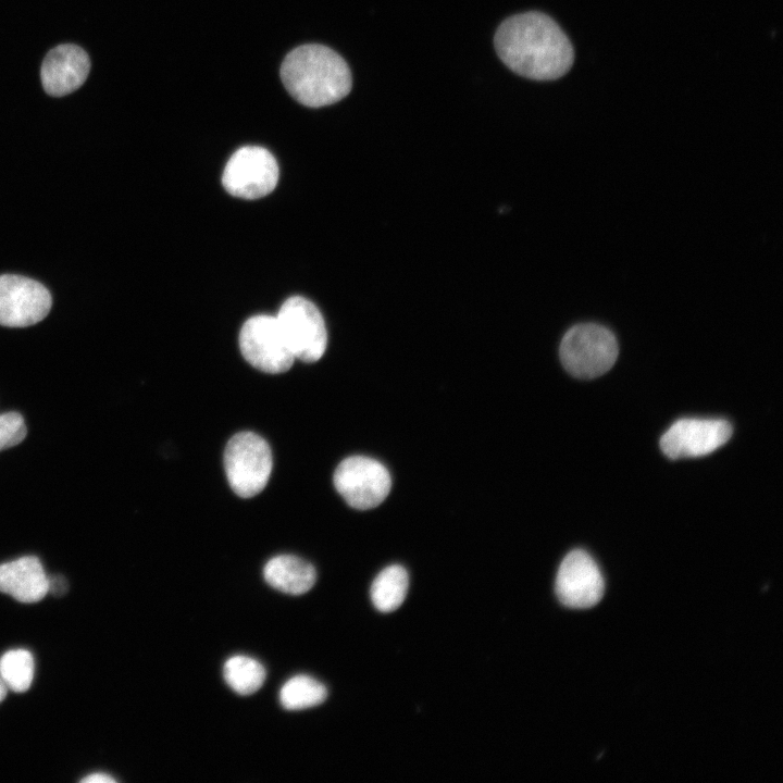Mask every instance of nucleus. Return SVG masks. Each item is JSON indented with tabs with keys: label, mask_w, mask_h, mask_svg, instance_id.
Listing matches in <instances>:
<instances>
[{
	"label": "nucleus",
	"mask_w": 783,
	"mask_h": 783,
	"mask_svg": "<svg viewBox=\"0 0 783 783\" xmlns=\"http://www.w3.org/2000/svg\"><path fill=\"white\" fill-rule=\"evenodd\" d=\"M619 353L614 334L596 323L572 326L560 343L563 368L579 378H594L605 374L614 364Z\"/></svg>",
	"instance_id": "7ed1b4c3"
},
{
	"label": "nucleus",
	"mask_w": 783,
	"mask_h": 783,
	"mask_svg": "<svg viewBox=\"0 0 783 783\" xmlns=\"http://www.w3.org/2000/svg\"><path fill=\"white\" fill-rule=\"evenodd\" d=\"M333 482L344 500L358 510L377 507L391 487V477L385 465L364 456L344 459L334 472Z\"/></svg>",
	"instance_id": "423d86ee"
},
{
	"label": "nucleus",
	"mask_w": 783,
	"mask_h": 783,
	"mask_svg": "<svg viewBox=\"0 0 783 783\" xmlns=\"http://www.w3.org/2000/svg\"><path fill=\"white\" fill-rule=\"evenodd\" d=\"M84 783H114L115 779L105 773H92L82 780Z\"/></svg>",
	"instance_id": "aec40b11"
},
{
	"label": "nucleus",
	"mask_w": 783,
	"mask_h": 783,
	"mask_svg": "<svg viewBox=\"0 0 783 783\" xmlns=\"http://www.w3.org/2000/svg\"><path fill=\"white\" fill-rule=\"evenodd\" d=\"M326 697L325 685L306 674L290 678L279 692V701L287 710L311 708L322 704Z\"/></svg>",
	"instance_id": "f3484780"
},
{
	"label": "nucleus",
	"mask_w": 783,
	"mask_h": 783,
	"mask_svg": "<svg viewBox=\"0 0 783 783\" xmlns=\"http://www.w3.org/2000/svg\"><path fill=\"white\" fill-rule=\"evenodd\" d=\"M494 44L511 71L535 80L557 79L568 73L574 61L568 36L550 16L537 11L505 20Z\"/></svg>",
	"instance_id": "f257e3e1"
},
{
	"label": "nucleus",
	"mask_w": 783,
	"mask_h": 783,
	"mask_svg": "<svg viewBox=\"0 0 783 783\" xmlns=\"http://www.w3.org/2000/svg\"><path fill=\"white\" fill-rule=\"evenodd\" d=\"M7 693H8V687L4 684V682L2 681V679L0 678V701H2L5 698Z\"/></svg>",
	"instance_id": "4be33fe9"
},
{
	"label": "nucleus",
	"mask_w": 783,
	"mask_h": 783,
	"mask_svg": "<svg viewBox=\"0 0 783 783\" xmlns=\"http://www.w3.org/2000/svg\"><path fill=\"white\" fill-rule=\"evenodd\" d=\"M34 671V657L26 649L9 650L0 658V678L13 692H26L32 685Z\"/></svg>",
	"instance_id": "a211bd4d"
},
{
	"label": "nucleus",
	"mask_w": 783,
	"mask_h": 783,
	"mask_svg": "<svg viewBox=\"0 0 783 783\" xmlns=\"http://www.w3.org/2000/svg\"><path fill=\"white\" fill-rule=\"evenodd\" d=\"M276 319L295 359L311 363L322 358L327 346V332L315 304L293 296L284 301Z\"/></svg>",
	"instance_id": "39448f33"
},
{
	"label": "nucleus",
	"mask_w": 783,
	"mask_h": 783,
	"mask_svg": "<svg viewBox=\"0 0 783 783\" xmlns=\"http://www.w3.org/2000/svg\"><path fill=\"white\" fill-rule=\"evenodd\" d=\"M239 348L247 362L270 374L286 372L295 360L276 316L266 314L254 315L244 323Z\"/></svg>",
	"instance_id": "6e6552de"
},
{
	"label": "nucleus",
	"mask_w": 783,
	"mask_h": 783,
	"mask_svg": "<svg viewBox=\"0 0 783 783\" xmlns=\"http://www.w3.org/2000/svg\"><path fill=\"white\" fill-rule=\"evenodd\" d=\"M66 591V583L62 580V577H53L49 579V591L55 595H61Z\"/></svg>",
	"instance_id": "412c9836"
},
{
	"label": "nucleus",
	"mask_w": 783,
	"mask_h": 783,
	"mask_svg": "<svg viewBox=\"0 0 783 783\" xmlns=\"http://www.w3.org/2000/svg\"><path fill=\"white\" fill-rule=\"evenodd\" d=\"M732 425L722 419L686 418L673 423L660 439V448L671 459L701 457L723 446Z\"/></svg>",
	"instance_id": "9d476101"
},
{
	"label": "nucleus",
	"mask_w": 783,
	"mask_h": 783,
	"mask_svg": "<svg viewBox=\"0 0 783 783\" xmlns=\"http://www.w3.org/2000/svg\"><path fill=\"white\" fill-rule=\"evenodd\" d=\"M555 589L562 605L585 609L599 602L605 582L595 560L586 551L575 549L560 563Z\"/></svg>",
	"instance_id": "9b49d317"
},
{
	"label": "nucleus",
	"mask_w": 783,
	"mask_h": 783,
	"mask_svg": "<svg viewBox=\"0 0 783 783\" xmlns=\"http://www.w3.org/2000/svg\"><path fill=\"white\" fill-rule=\"evenodd\" d=\"M223 675L234 692L246 696L262 686L266 673L264 667L254 658L237 655L226 660Z\"/></svg>",
	"instance_id": "dca6fc26"
},
{
	"label": "nucleus",
	"mask_w": 783,
	"mask_h": 783,
	"mask_svg": "<svg viewBox=\"0 0 783 783\" xmlns=\"http://www.w3.org/2000/svg\"><path fill=\"white\" fill-rule=\"evenodd\" d=\"M263 576L270 586L282 593L301 595L312 588L316 572L310 562L299 557L279 555L265 563Z\"/></svg>",
	"instance_id": "4468645a"
},
{
	"label": "nucleus",
	"mask_w": 783,
	"mask_h": 783,
	"mask_svg": "<svg viewBox=\"0 0 783 783\" xmlns=\"http://www.w3.org/2000/svg\"><path fill=\"white\" fill-rule=\"evenodd\" d=\"M26 433L24 419L18 412L0 414V450L16 446L26 437Z\"/></svg>",
	"instance_id": "6ab92c4d"
},
{
	"label": "nucleus",
	"mask_w": 783,
	"mask_h": 783,
	"mask_svg": "<svg viewBox=\"0 0 783 783\" xmlns=\"http://www.w3.org/2000/svg\"><path fill=\"white\" fill-rule=\"evenodd\" d=\"M224 468L228 484L237 496H256L265 487L271 475L269 444L252 432L235 434L225 447Z\"/></svg>",
	"instance_id": "20e7f679"
},
{
	"label": "nucleus",
	"mask_w": 783,
	"mask_h": 783,
	"mask_svg": "<svg viewBox=\"0 0 783 783\" xmlns=\"http://www.w3.org/2000/svg\"><path fill=\"white\" fill-rule=\"evenodd\" d=\"M281 78L286 90L310 108L341 100L352 86L346 61L331 48L316 44L293 49L282 62Z\"/></svg>",
	"instance_id": "f03ea898"
},
{
	"label": "nucleus",
	"mask_w": 783,
	"mask_h": 783,
	"mask_svg": "<svg viewBox=\"0 0 783 783\" xmlns=\"http://www.w3.org/2000/svg\"><path fill=\"white\" fill-rule=\"evenodd\" d=\"M89 70L87 52L76 45L64 44L47 53L40 78L48 95L61 97L78 89L87 79Z\"/></svg>",
	"instance_id": "f8f14e48"
},
{
	"label": "nucleus",
	"mask_w": 783,
	"mask_h": 783,
	"mask_svg": "<svg viewBox=\"0 0 783 783\" xmlns=\"http://www.w3.org/2000/svg\"><path fill=\"white\" fill-rule=\"evenodd\" d=\"M408 587L407 570L399 564L388 566L374 579L370 589L371 600L378 611H394L402 605Z\"/></svg>",
	"instance_id": "2eb2a0df"
},
{
	"label": "nucleus",
	"mask_w": 783,
	"mask_h": 783,
	"mask_svg": "<svg viewBox=\"0 0 783 783\" xmlns=\"http://www.w3.org/2000/svg\"><path fill=\"white\" fill-rule=\"evenodd\" d=\"M51 306V294L41 283L15 274L0 275V325H34L47 316Z\"/></svg>",
	"instance_id": "1a4fd4ad"
},
{
	"label": "nucleus",
	"mask_w": 783,
	"mask_h": 783,
	"mask_svg": "<svg viewBox=\"0 0 783 783\" xmlns=\"http://www.w3.org/2000/svg\"><path fill=\"white\" fill-rule=\"evenodd\" d=\"M278 182V165L265 148H239L227 161L222 184L226 191L243 199H259L269 195Z\"/></svg>",
	"instance_id": "0eeeda50"
},
{
	"label": "nucleus",
	"mask_w": 783,
	"mask_h": 783,
	"mask_svg": "<svg viewBox=\"0 0 783 783\" xmlns=\"http://www.w3.org/2000/svg\"><path fill=\"white\" fill-rule=\"evenodd\" d=\"M48 591L49 577L37 557L24 556L0 564V592L17 601H39Z\"/></svg>",
	"instance_id": "ddd939ff"
}]
</instances>
